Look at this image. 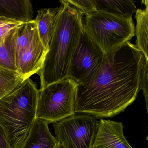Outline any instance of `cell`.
Here are the masks:
<instances>
[{"label": "cell", "instance_id": "8fae6325", "mask_svg": "<svg viewBox=\"0 0 148 148\" xmlns=\"http://www.w3.org/2000/svg\"><path fill=\"white\" fill-rule=\"evenodd\" d=\"M33 10L29 0H0V16L22 23L32 20Z\"/></svg>", "mask_w": 148, "mask_h": 148}, {"label": "cell", "instance_id": "6da1fadb", "mask_svg": "<svg viewBox=\"0 0 148 148\" xmlns=\"http://www.w3.org/2000/svg\"><path fill=\"white\" fill-rule=\"evenodd\" d=\"M145 59L143 53L130 42L106 54L94 78L86 84L77 85L75 114L100 118L112 117L123 112L140 90Z\"/></svg>", "mask_w": 148, "mask_h": 148}, {"label": "cell", "instance_id": "ac0fdd59", "mask_svg": "<svg viewBox=\"0 0 148 148\" xmlns=\"http://www.w3.org/2000/svg\"><path fill=\"white\" fill-rule=\"evenodd\" d=\"M67 1L86 16L97 11L93 0H67Z\"/></svg>", "mask_w": 148, "mask_h": 148}, {"label": "cell", "instance_id": "5bb4252c", "mask_svg": "<svg viewBox=\"0 0 148 148\" xmlns=\"http://www.w3.org/2000/svg\"><path fill=\"white\" fill-rule=\"evenodd\" d=\"M145 9H137L135 18L136 20V25L135 28V35L136 37V47L141 51L145 59L148 61V1H143Z\"/></svg>", "mask_w": 148, "mask_h": 148}, {"label": "cell", "instance_id": "e0dca14e", "mask_svg": "<svg viewBox=\"0 0 148 148\" xmlns=\"http://www.w3.org/2000/svg\"><path fill=\"white\" fill-rule=\"evenodd\" d=\"M22 81L18 72L0 67V99L11 92Z\"/></svg>", "mask_w": 148, "mask_h": 148}, {"label": "cell", "instance_id": "7402d4cb", "mask_svg": "<svg viewBox=\"0 0 148 148\" xmlns=\"http://www.w3.org/2000/svg\"><path fill=\"white\" fill-rule=\"evenodd\" d=\"M57 142H58V141H57ZM55 148H63V147L60 143L57 142V144H56V146H55Z\"/></svg>", "mask_w": 148, "mask_h": 148}, {"label": "cell", "instance_id": "3957f363", "mask_svg": "<svg viewBox=\"0 0 148 148\" xmlns=\"http://www.w3.org/2000/svg\"><path fill=\"white\" fill-rule=\"evenodd\" d=\"M40 90L30 78L0 99V125L10 148H22L36 118Z\"/></svg>", "mask_w": 148, "mask_h": 148}, {"label": "cell", "instance_id": "9c48e42d", "mask_svg": "<svg viewBox=\"0 0 148 148\" xmlns=\"http://www.w3.org/2000/svg\"><path fill=\"white\" fill-rule=\"evenodd\" d=\"M122 123L101 119L92 148H133L123 133Z\"/></svg>", "mask_w": 148, "mask_h": 148}, {"label": "cell", "instance_id": "9a60e30c", "mask_svg": "<svg viewBox=\"0 0 148 148\" xmlns=\"http://www.w3.org/2000/svg\"><path fill=\"white\" fill-rule=\"evenodd\" d=\"M37 32V25L35 20L22 23L15 29L16 65L21 53L31 44Z\"/></svg>", "mask_w": 148, "mask_h": 148}, {"label": "cell", "instance_id": "277c9868", "mask_svg": "<svg viewBox=\"0 0 148 148\" xmlns=\"http://www.w3.org/2000/svg\"><path fill=\"white\" fill-rule=\"evenodd\" d=\"M83 29L105 54L130 42L135 35L132 18L99 11L86 16Z\"/></svg>", "mask_w": 148, "mask_h": 148}, {"label": "cell", "instance_id": "ffe728a7", "mask_svg": "<svg viewBox=\"0 0 148 148\" xmlns=\"http://www.w3.org/2000/svg\"><path fill=\"white\" fill-rule=\"evenodd\" d=\"M148 61L145 59L141 69L140 79V90H142L146 104V108L148 112Z\"/></svg>", "mask_w": 148, "mask_h": 148}, {"label": "cell", "instance_id": "7c38bea8", "mask_svg": "<svg viewBox=\"0 0 148 148\" xmlns=\"http://www.w3.org/2000/svg\"><path fill=\"white\" fill-rule=\"evenodd\" d=\"M47 122L36 118L22 148H55L57 140L50 132Z\"/></svg>", "mask_w": 148, "mask_h": 148}, {"label": "cell", "instance_id": "ba28073f", "mask_svg": "<svg viewBox=\"0 0 148 148\" xmlns=\"http://www.w3.org/2000/svg\"><path fill=\"white\" fill-rule=\"evenodd\" d=\"M46 53L38 32L16 63L18 73L23 81L38 73L44 64Z\"/></svg>", "mask_w": 148, "mask_h": 148}, {"label": "cell", "instance_id": "4fadbf2b", "mask_svg": "<svg viewBox=\"0 0 148 148\" xmlns=\"http://www.w3.org/2000/svg\"><path fill=\"white\" fill-rule=\"evenodd\" d=\"M97 11L130 18L137 10L134 1L130 0H93Z\"/></svg>", "mask_w": 148, "mask_h": 148}, {"label": "cell", "instance_id": "52a82bcc", "mask_svg": "<svg viewBox=\"0 0 148 148\" xmlns=\"http://www.w3.org/2000/svg\"><path fill=\"white\" fill-rule=\"evenodd\" d=\"M105 56L103 52L83 29L71 60L68 77L77 84L88 83L98 71Z\"/></svg>", "mask_w": 148, "mask_h": 148}, {"label": "cell", "instance_id": "7a4b0ae2", "mask_svg": "<svg viewBox=\"0 0 148 148\" xmlns=\"http://www.w3.org/2000/svg\"><path fill=\"white\" fill-rule=\"evenodd\" d=\"M60 2L53 36L44 64L38 73L40 89L69 78L71 60L83 30L84 14L71 5L67 0Z\"/></svg>", "mask_w": 148, "mask_h": 148}, {"label": "cell", "instance_id": "44dd1931", "mask_svg": "<svg viewBox=\"0 0 148 148\" xmlns=\"http://www.w3.org/2000/svg\"><path fill=\"white\" fill-rule=\"evenodd\" d=\"M0 148H10L4 129L0 125Z\"/></svg>", "mask_w": 148, "mask_h": 148}, {"label": "cell", "instance_id": "5b68a950", "mask_svg": "<svg viewBox=\"0 0 148 148\" xmlns=\"http://www.w3.org/2000/svg\"><path fill=\"white\" fill-rule=\"evenodd\" d=\"M77 84L69 78L40 89L36 118L55 123L75 115Z\"/></svg>", "mask_w": 148, "mask_h": 148}, {"label": "cell", "instance_id": "8992f818", "mask_svg": "<svg viewBox=\"0 0 148 148\" xmlns=\"http://www.w3.org/2000/svg\"><path fill=\"white\" fill-rule=\"evenodd\" d=\"M98 122L92 116L80 114L53 123L57 141L63 148H92Z\"/></svg>", "mask_w": 148, "mask_h": 148}, {"label": "cell", "instance_id": "30bf717a", "mask_svg": "<svg viewBox=\"0 0 148 148\" xmlns=\"http://www.w3.org/2000/svg\"><path fill=\"white\" fill-rule=\"evenodd\" d=\"M59 8L38 10L36 19L38 34L46 52L53 36Z\"/></svg>", "mask_w": 148, "mask_h": 148}, {"label": "cell", "instance_id": "2e32d148", "mask_svg": "<svg viewBox=\"0 0 148 148\" xmlns=\"http://www.w3.org/2000/svg\"><path fill=\"white\" fill-rule=\"evenodd\" d=\"M15 31L0 39V67L18 72L15 61Z\"/></svg>", "mask_w": 148, "mask_h": 148}, {"label": "cell", "instance_id": "d6986e66", "mask_svg": "<svg viewBox=\"0 0 148 148\" xmlns=\"http://www.w3.org/2000/svg\"><path fill=\"white\" fill-rule=\"evenodd\" d=\"M22 23L0 16V39L8 35Z\"/></svg>", "mask_w": 148, "mask_h": 148}]
</instances>
